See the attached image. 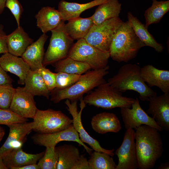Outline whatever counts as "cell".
<instances>
[{"instance_id":"obj_1","label":"cell","mask_w":169,"mask_h":169,"mask_svg":"<svg viewBox=\"0 0 169 169\" xmlns=\"http://www.w3.org/2000/svg\"><path fill=\"white\" fill-rule=\"evenodd\" d=\"M135 130L138 169L153 168L164 151L160 131L154 127L144 125Z\"/></svg>"},{"instance_id":"obj_2","label":"cell","mask_w":169,"mask_h":169,"mask_svg":"<svg viewBox=\"0 0 169 169\" xmlns=\"http://www.w3.org/2000/svg\"><path fill=\"white\" fill-rule=\"evenodd\" d=\"M109 69L108 65L103 69L87 71L70 86L61 90L54 89L50 92L51 100L57 103L64 99L71 102L80 100L85 94L106 82L104 77L109 73Z\"/></svg>"},{"instance_id":"obj_3","label":"cell","mask_w":169,"mask_h":169,"mask_svg":"<svg viewBox=\"0 0 169 169\" xmlns=\"http://www.w3.org/2000/svg\"><path fill=\"white\" fill-rule=\"evenodd\" d=\"M141 69L136 64H125L120 68L116 74L108 79L107 82L122 93L133 90L139 93L141 100L149 101L150 97L157 94L143 80Z\"/></svg>"},{"instance_id":"obj_4","label":"cell","mask_w":169,"mask_h":169,"mask_svg":"<svg viewBox=\"0 0 169 169\" xmlns=\"http://www.w3.org/2000/svg\"><path fill=\"white\" fill-rule=\"evenodd\" d=\"M145 46L128 22H123L112 42L110 57L118 62H127L135 58L139 50Z\"/></svg>"},{"instance_id":"obj_5","label":"cell","mask_w":169,"mask_h":169,"mask_svg":"<svg viewBox=\"0 0 169 169\" xmlns=\"http://www.w3.org/2000/svg\"><path fill=\"white\" fill-rule=\"evenodd\" d=\"M88 93L83 98L86 105L105 109L131 108L135 99L123 96L122 93L106 82Z\"/></svg>"},{"instance_id":"obj_6","label":"cell","mask_w":169,"mask_h":169,"mask_svg":"<svg viewBox=\"0 0 169 169\" xmlns=\"http://www.w3.org/2000/svg\"><path fill=\"white\" fill-rule=\"evenodd\" d=\"M68 57L88 64L93 69L107 66L109 52L102 51L88 43L84 38L79 39L73 44Z\"/></svg>"},{"instance_id":"obj_7","label":"cell","mask_w":169,"mask_h":169,"mask_svg":"<svg viewBox=\"0 0 169 169\" xmlns=\"http://www.w3.org/2000/svg\"><path fill=\"white\" fill-rule=\"evenodd\" d=\"M64 24V22L62 21L57 28L51 31L49 43L43 61L44 66L55 63L68 57L74 40L65 31Z\"/></svg>"},{"instance_id":"obj_8","label":"cell","mask_w":169,"mask_h":169,"mask_svg":"<svg viewBox=\"0 0 169 169\" xmlns=\"http://www.w3.org/2000/svg\"><path fill=\"white\" fill-rule=\"evenodd\" d=\"M123 22L118 17L98 25L94 24L84 39L88 43L100 50L109 52L114 38Z\"/></svg>"},{"instance_id":"obj_9","label":"cell","mask_w":169,"mask_h":169,"mask_svg":"<svg viewBox=\"0 0 169 169\" xmlns=\"http://www.w3.org/2000/svg\"><path fill=\"white\" fill-rule=\"evenodd\" d=\"M33 130L39 133H54L64 130L72 124L73 120L59 110L38 109L33 118Z\"/></svg>"},{"instance_id":"obj_10","label":"cell","mask_w":169,"mask_h":169,"mask_svg":"<svg viewBox=\"0 0 169 169\" xmlns=\"http://www.w3.org/2000/svg\"><path fill=\"white\" fill-rule=\"evenodd\" d=\"M80 100V110L79 111L78 110L77 101L71 102L66 99L65 103L67 107V109L73 117L72 125L78 132L80 139L84 143L88 144L95 151L106 153L113 156L115 155L114 149L107 150L103 148L98 141L91 136L85 130L82 122L81 115L86 104L83 97Z\"/></svg>"},{"instance_id":"obj_11","label":"cell","mask_w":169,"mask_h":169,"mask_svg":"<svg viewBox=\"0 0 169 169\" xmlns=\"http://www.w3.org/2000/svg\"><path fill=\"white\" fill-rule=\"evenodd\" d=\"M114 154L118 160L116 169H138L134 129H126L122 142Z\"/></svg>"},{"instance_id":"obj_12","label":"cell","mask_w":169,"mask_h":169,"mask_svg":"<svg viewBox=\"0 0 169 169\" xmlns=\"http://www.w3.org/2000/svg\"><path fill=\"white\" fill-rule=\"evenodd\" d=\"M32 139L36 144L46 147H55L60 142L63 141L76 142L82 146L90 155L93 149L86 146L80 139L78 132L73 125L68 128L58 132L47 134L38 133L33 135Z\"/></svg>"},{"instance_id":"obj_13","label":"cell","mask_w":169,"mask_h":169,"mask_svg":"<svg viewBox=\"0 0 169 169\" xmlns=\"http://www.w3.org/2000/svg\"><path fill=\"white\" fill-rule=\"evenodd\" d=\"M120 113L126 129L135 130L144 125L154 127L159 131L162 130L154 119L142 109L137 98L135 99L131 108H120Z\"/></svg>"},{"instance_id":"obj_14","label":"cell","mask_w":169,"mask_h":169,"mask_svg":"<svg viewBox=\"0 0 169 169\" xmlns=\"http://www.w3.org/2000/svg\"><path fill=\"white\" fill-rule=\"evenodd\" d=\"M34 96L24 87H18L9 109L22 117L33 119L38 109Z\"/></svg>"},{"instance_id":"obj_15","label":"cell","mask_w":169,"mask_h":169,"mask_svg":"<svg viewBox=\"0 0 169 169\" xmlns=\"http://www.w3.org/2000/svg\"><path fill=\"white\" fill-rule=\"evenodd\" d=\"M8 136L0 147V158H3L13 149L21 147L23 141L35 127L34 122H27L14 123L8 126Z\"/></svg>"},{"instance_id":"obj_16","label":"cell","mask_w":169,"mask_h":169,"mask_svg":"<svg viewBox=\"0 0 169 169\" xmlns=\"http://www.w3.org/2000/svg\"><path fill=\"white\" fill-rule=\"evenodd\" d=\"M146 112L151 115L162 130H169V92L149 98Z\"/></svg>"},{"instance_id":"obj_17","label":"cell","mask_w":169,"mask_h":169,"mask_svg":"<svg viewBox=\"0 0 169 169\" xmlns=\"http://www.w3.org/2000/svg\"><path fill=\"white\" fill-rule=\"evenodd\" d=\"M141 75L150 87L156 86L164 93L169 92V71L158 69L148 64L141 69Z\"/></svg>"},{"instance_id":"obj_18","label":"cell","mask_w":169,"mask_h":169,"mask_svg":"<svg viewBox=\"0 0 169 169\" xmlns=\"http://www.w3.org/2000/svg\"><path fill=\"white\" fill-rule=\"evenodd\" d=\"M48 37L46 33H43L36 41L28 47L22 55L21 57L31 70H37L44 67V47Z\"/></svg>"},{"instance_id":"obj_19","label":"cell","mask_w":169,"mask_h":169,"mask_svg":"<svg viewBox=\"0 0 169 169\" xmlns=\"http://www.w3.org/2000/svg\"><path fill=\"white\" fill-rule=\"evenodd\" d=\"M44 153V151L36 154L28 153L19 147L13 149L2 159L8 169H17L27 165L37 163Z\"/></svg>"},{"instance_id":"obj_20","label":"cell","mask_w":169,"mask_h":169,"mask_svg":"<svg viewBox=\"0 0 169 169\" xmlns=\"http://www.w3.org/2000/svg\"><path fill=\"white\" fill-rule=\"evenodd\" d=\"M0 66L6 72L17 75L18 83L24 84L26 76L30 68L22 57L13 55L9 53L3 54L0 57Z\"/></svg>"},{"instance_id":"obj_21","label":"cell","mask_w":169,"mask_h":169,"mask_svg":"<svg viewBox=\"0 0 169 169\" xmlns=\"http://www.w3.org/2000/svg\"><path fill=\"white\" fill-rule=\"evenodd\" d=\"M91 123L93 129L102 134L118 133L121 129L119 118L112 113L103 112L97 114L92 118Z\"/></svg>"},{"instance_id":"obj_22","label":"cell","mask_w":169,"mask_h":169,"mask_svg":"<svg viewBox=\"0 0 169 169\" xmlns=\"http://www.w3.org/2000/svg\"><path fill=\"white\" fill-rule=\"evenodd\" d=\"M6 40L8 53L18 57H21L28 47L33 42L21 26L7 35Z\"/></svg>"},{"instance_id":"obj_23","label":"cell","mask_w":169,"mask_h":169,"mask_svg":"<svg viewBox=\"0 0 169 169\" xmlns=\"http://www.w3.org/2000/svg\"><path fill=\"white\" fill-rule=\"evenodd\" d=\"M108 0H94L86 3H79L62 0L59 3L58 10L60 13L62 21L65 22L79 17L85 10L98 6Z\"/></svg>"},{"instance_id":"obj_24","label":"cell","mask_w":169,"mask_h":169,"mask_svg":"<svg viewBox=\"0 0 169 169\" xmlns=\"http://www.w3.org/2000/svg\"><path fill=\"white\" fill-rule=\"evenodd\" d=\"M35 17L37 25L43 33H46L55 29L62 21L58 10L49 6L42 7Z\"/></svg>"},{"instance_id":"obj_25","label":"cell","mask_w":169,"mask_h":169,"mask_svg":"<svg viewBox=\"0 0 169 169\" xmlns=\"http://www.w3.org/2000/svg\"><path fill=\"white\" fill-rule=\"evenodd\" d=\"M128 21L132 28L136 34L146 46L153 48L158 53L163 51L164 47L162 45L158 43L153 36L148 31L144 24L129 12L127 14Z\"/></svg>"},{"instance_id":"obj_26","label":"cell","mask_w":169,"mask_h":169,"mask_svg":"<svg viewBox=\"0 0 169 169\" xmlns=\"http://www.w3.org/2000/svg\"><path fill=\"white\" fill-rule=\"evenodd\" d=\"M55 149L58 155L56 169H74L81 156L78 148L64 144L55 147Z\"/></svg>"},{"instance_id":"obj_27","label":"cell","mask_w":169,"mask_h":169,"mask_svg":"<svg viewBox=\"0 0 169 169\" xmlns=\"http://www.w3.org/2000/svg\"><path fill=\"white\" fill-rule=\"evenodd\" d=\"M64 24L66 33L74 40L84 38L94 25L91 16L87 18L79 17L70 19Z\"/></svg>"},{"instance_id":"obj_28","label":"cell","mask_w":169,"mask_h":169,"mask_svg":"<svg viewBox=\"0 0 169 169\" xmlns=\"http://www.w3.org/2000/svg\"><path fill=\"white\" fill-rule=\"evenodd\" d=\"M121 4L119 0H108L99 5L91 16L95 25L99 24L111 18L119 17Z\"/></svg>"},{"instance_id":"obj_29","label":"cell","mask_w":169,"mask_h":169,"mask_svg":"<svg viewBox=\"0 0 169 169\" xmlns=\"http://www.w3.org/2000/svg\"><path fill=\"white\" fill-rule=\"evenodd\" d=\"M24 84L25 89L33 96H42L48 99L50 96V92L37 70L30 69L25 78Z\"/></svg>"},{"instance_id":"obj_30","label":"cell","mask_w":169,"mask_h":169,"mask_svg":"<svg viewBox=\"0 0 169 169\" xmlns=\"http://www.w3.org/2000/svg\"><path fill=\"white\" fill-rule=\"evenodd\" d=\"M151 6L145 11V26L148 28L149 26L159 22L162 18L169 11V0L152 1Z\"/></svg>"},{"instance_id":"obj_31","label":"cell","mask_w":169,"mask_h":169,"mask_svg":"<svg viewBox=\"0 0 169 169\" xmlns=\"http://www.w3.org/2000/svg\"><path fill=\"white\" fill-rule=\"evenodd\" d=\"M54 67L56 72L79 75H82L91 69L88 64L68 57L56 62Z\"/></svg>"},{"instance_id":"obj_32","label":"cell","mask_w":169,"mask_h":169,"mask_svg":"<svg viewBox=\"0 0 169 169\" xmlns=\"http://www.w3.org/2000/svg\"><path fill=\"white\" fill-rule=\"evenodd\" d=\"M89 160L90 169H116L117 165L109 154L95 151Z\"/></svg>"},{"instance_id":"obj_33","label":"cell","mask_w":169,"mask_h":169,"mask_svg":"<svg viewBox=\"0 0 169 169\" xmlns=\"http://www.w3.org/2000/svg\"><path fill=\"white\" fill-rule=\"evenodd\" d=\"M55 147H46L44 156L37 163L40 169H56L58 155Z\"/></svg>"},{"instance_id":"obj_34","label":"cell","mask_w":169,"mask_h":169,"mask_svg":"<svg viewBox=\"0 0 169 169\" xmlns=\"http://www.w3.org/2000/svg\"><path fill=\"white\" fill-rule=\"evenodd\" d=\"M81 75L68 74L63 72L55 73V89L61 90L68 88L75 83Z\"/></svg>"},{"instance_id":"obj_35","label":"cell","mask_w":169,"mask_h":169,"mask_svg":"<svg viewBox=\"0 0 169 169\" xmlns=\"http://www.w3.org/2000/svg\"><path fill=\"white\" fill-rule=\"evenodd\" d=\"M15 90L12 84L0 85V109L9 108Z\"/></svg>"},{"instance_id":"obj_36","label":"cell","mask_w":169,"mask_h":169,"mask_svg":"<svg viewBox=\"0 0 169 169\" xmlns=\"http://www.w3.org/2000/svg\"><path fill=\"white\" fill-rule=\"evenodd\" d=\"M28 120L27 118L19 116L9 109H0V125L8 126L14 123L26 122Z\"/></svg>"},{"instance_id":"obj_37","label":"cell","mask_w":169,"mask_h":169,"mask_svg":"<svg viewBox=\"0 0 169 169\" xmlns=\"http://www.w3.org/2000/svg\"><path fill=\"white\" fill-rule=\"evenodd\" d=\"M41 75L48 90L50 92L56 87L55 73L43 67L37 70Z\"/></svg>"},{"instance_id":"obj_38","label":"cell","mask_w":169,"mask_h":169,"mask_svg":"<svg viewBox=\"0 0 169 169\" xmlns=\"http://www.w3.org/2000/svg\"><path fill=\"white\" fill-rule=\"evenodd\" d=\"M5 7L8 8L14 17L18 27L20 26V19L23 8L18 0H6Z\"/></svg>"},{"instance_id":"obj_39","label":"cell","mask_w":169,"mask_h":169,"mask_svg":"<svg viewBox=\"0 0 169 169\" xmlns=\"http://www.w3.org/2000/svg\"><path fill=\"white\" fill-rule=\"evenodd\" d=\"M7 36L3 25L0 24V54L8 53L7 44Z\"/></svg>"},{"instance_id":"obj_40","label":"cell","mask_w":169,"mask_h":169,"mask_svg":"<svg viewBox=\"0 0 169 169\" xmlns=\"http://www.w3.org/2000/svg\"><path fill=\"white\" fill-rule=\"evenodd\" d=\"M13 80L0 66V85L12 84Z\"/></svg>"},{"instance_id":"obj_41","label":"cell","mask_w":169,"mask_h":169,"mask_svg":"<svg viewBox=\"0 0 169 169\" xmlns=\"http://www.w3.org/2000/svg\"><path fill=\"white\" fill-rule=\"evenodd\" d=\"M74 169H90L88 160L84 155H81Z\"/></svg>"},{"instance_id":"obj_42","label":"cell","mask_w":169,"mask_h":169,"mask_svg":"<svg viewBox=\"0 0 169 169\" xmlns=\"http://www.w3.org/2000/svg\"><path fill=\"white\" fill-rule=\"evenodd\" d=\"M17 169H40V168L37 164L33 163L18 167Z\"/></svg>"},{"instance_id":"obj_43","label":"cell","mask_w":169,"mask_h":169,"mask_svg":"<svg viewBox=\"0 0 169 169\" xmlns=\"http://www.w3.org/2000/svg\"><path fill=\"white\" fill-rule=\"evenodd\" d=\"M6 0H0V14L3 13L4 10Z\"/></svg>"},{"instance_id":"obj_44","label":"cell","mask_w":169,"mask_h":169,"mask_svg":"<svg viewBox=\"0 0 169 169\" xmlns=\"http://www.w3.org/2000/svg\"><path fill=\"white\" fill-rule=\"evenodd\" d=\"M158 169H169V163L167 162L164 163H161L160 164Z\"/></svg>"},{"instance_id":"obj_45","label":"cell","mask_w":169,"mask_h":169,"mask_svg":"<svg viewBox=\"0 0 169 169\" xmlns=\"http://www.w3.org/2000/svg\"><path fill=\"white\" fill-rule=\"evenodd\" d=\"M5 131L4 128L0 126V142L4 136Z\"/></svg>"},{"instance_id":"obj_46","label":"cell","mask_w":169,"mask_h":169,"mask_svg":"<svg viewBox=\"0 0 169 169\" xmlns=\"http://www.w3.org/2000/svg\"><path fill=\"white\" fill-rule=\"evenodd\" d=\"M0 169H8L4 165L2 158H0Z\"/></svg>"},{"instance_id":"obj_47","label":"cell","mask_w":169,"mask_h":169,"mask_svg":"<svg viewBox=\"0 0 169 169\" xmlns=\"http://www.w3.org/2000/svg\"><path fill=\"white\" fill-rule=\"evenodd\" d=\"M153 0H152V1H153Z\"/></svg>"}]
</instances>
